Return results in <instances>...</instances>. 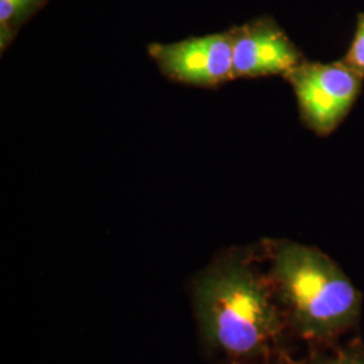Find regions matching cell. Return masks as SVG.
Masks as SVG:
<instances>
[{
    "instance_id": "1",
    "label": "cell",
    "mask_w": 364,
    "mask_h": 364,
    "mask_svg": "<svg viewBox=\"0 0 364 364\" xmlns=\"http://www.w3.org/2000/svg\"><path fill=\"white\" fill-rule=\"evenodd\" d=\"M195 305L207 343L234 358H258L281 332L269 287L240 252L223 257L200 275Z\"/></svg>"
},
{
    "instance_id": "2",
    "label": "cell",
    "mask_w": 364,
    "mask_h": 364,
    "mask_svg": "<svg viewBox=\"0 0 364 364\" xmlns=\"http://www.w3.org/2000/svg\"><path fill=\"white\" fill-rule=\"evenodd\" d=\"M270 254L274 287L301 336L326 340L356 321L360 296L323 251L285 240L274 243Z\"/></svg>"
},
{
    "instance_id": "3",
    "label": "cell",
    "mask_w": 364,
    "mask_h": 364,
    "mask_svg": "<svg viewBox=\"0 0 364 364\" xmlns=\"http://www.w3.org/2000/svg\"><path fill=\"white\" fill-rule=\"evenodd\" d=\"M285 78L294 92L302 123L318 136L338 130L363 91L364 73L343 58L332 63L305 60Z\"/></svg>"
},
{
    "instance_id": "4",
    "label": "cell",
    "mask_w": 364,
    "mask_h": 364,
    "mask_svg": "<svg viewBox=\"0 0 364 364\" xmlns=\"http://www.w3.org/2000/svg\"><path fill=\"white\" fill-rule=\"evenodd\" d=\"M149 55L166 77L192 87L215 88L234 81V45L231 30L153 43Z\"/></svg>"
},
{
    "instance_id": "5",
    "label": "cell",
    "mask_w": 364,
    "mask_h": 364,
    "mask_svg": "<svg viewBox=\"0 0 364 364\" xmlns=\"http://www.w3.org/2000/svg\"><path fill=\"white\" fill-rule=\"evenodd\" d=\"M230 30L234 45L235 80L285 77L306 60L285 30L270 16H260Z\"/></svg>"
},
{
    "instance_id": "6",
    "label": "cell",
    "mask_w": 364,
    "mask_h": 364,
    "mask_svg": "<svg viewBox=\"0 0 364 364\" xmlns=\"http://www.w3.org/2000/svg\"><path fill=\"white\" fill-rule=\"evenodd\" d=\"M49 0H0V49L4 52L27 21Z\"/></svg>"
},
{
    "instance_id": "7",
    "label": "cell",
    "mask_w": 364,
    "mask_h": 364,
    "mask_svg": "<svg viewBox=\"0 0 364 364\" xmlns=\"http://www.w3.org/2000/svg\"><path fill=\"white\" fill-rule=\"evenodd\" d=\"M343 60L364 73V13L358 14L355 33Z\"/></svg>"
},
{
    "instance_id": "8",
    "label": "cell",
    "mask_w": 364,
    "mask_h": 364,
    "mask_svg": "<svg viewBox=\"0 0 364 364\" xmlns=\"http://www.w3.org/2000/svg\"><path fill=\"white\" fill-rule=\"evenodd\" d=\"M305 364H364V353L340 352L335 356H318Z\"/></svg>"
}]
</instances>
